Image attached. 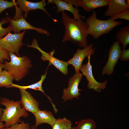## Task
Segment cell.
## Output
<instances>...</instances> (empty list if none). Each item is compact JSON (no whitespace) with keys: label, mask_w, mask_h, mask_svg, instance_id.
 I'll use <instances>...</instances> for the list:
<instances>
[{"label":"cell","mask_w":129,"mask_h":129,"mask_svg":"<svg viewBox=\"0 0 129 129\" xmlns=\"http://www.w3.org/2000/svg\"><path fill=\"white\" fill-rule=\"evenodd\" d=\"M120 60L123 61H128L129 60V49H123L119 58Z\"/></svg>","instance_id":"cell-28"},{"label":"cell","mask_w":129,"mask_h":129,"mask_svg":"<svg viewBox=\"0 0 129 129\" xmlns=\"http://www.w3.org/2000/svg\"><path fill=\"white\" fill-rule=\"evenodd\" d=\"M62 12V21L65 28L62 42L70 41L81 47L87 46L89 34L86 23L82 19L77 20L70 17L64 11Z\"/></svg>","instance_id":"cell-1"},{"label":"cell","mask_w":129,"mask_h":129,"mask_svg":"<svg viewBox=\"0 0 129 129\" xmlns=\"http://www.w3.org/2000/svg\"><path fill=\"white\" fill-rule=\"evenodd\" d=\"M14 79L13 76L7 71L3 70L0 74V87L7 88L12 83Z\"/></svg>","instance_id":"cell-21"},{"label":"cell","mask_w":129,"mask_h":129,"mask_svg":"<svg viewBox=\"0 0 129 129\" xmlns=\"http://www.w3.org/2000/svg\"><path fill=\"white\" fill-rule=\"evenodd\" d=\"M91 56V55H89L87 57V63L82 65L80 70L86 78L88 81L87 88L95 91L100 92L105 89L108 81L106 80L103 82L100 83L95 79L93 75L92 66L90 63Z\"/></svg>","instance_id":"cell-7"},{"label":"cell","mask_w":129,"mask_h":129,"mask_svg":"<svg viewBox=\"0 0 129 129\" xmlns=\"http://www.w3.org/2000/svg\"><path fill=\"white\" fill-rule=\"evenodd\" d=\"M109 18L113 20H115L117 19H121L129 21V8H127L118 14L111 17Z\"/></svg>","instance_id":"cell-24"},{"label":"cell","mask_w":129,"mask_h":129,"mask_svg":"<svg viewBox=\"0 0 129 129\" xmlns=\"http://www.w3.org/2000/svg\"><path fill=\"white\" fill-rule=\"evenodd\" d=\"M9 53L10 61L4 60L3 68L12 75L14 79L19 81L26 75L32 66L31 61L26 56L21 57L14 53Z\"/></svg>","instance_id":"cell-3"},{"label":"cell","mask_w":129,"mask_h":129,"mask_svg":"<svg viewBox=\"0 0 129 129\" xmlns=\"http://www.w3.org/2000/svg\"><path fill=\"white\" fill-rule=\"evenodd\" d=\"M8 17H9L7 16L5 18H2L0 22V39L2 38L4 36L12 31V27L10 24L6 28H4L2 27L3 24L9 23Z\"/></svg>","instance_id":"cell-23"},{"label":"cell","mask_w":129,"mask_h":129,"mask_svg":"<svg viewBox=\"0 0 129 129\" xmlns=\"http://www.w3.org/2000/svg\"><path fill=\"white\" fill-rule=\"evenodd\" d=\"M3 109L0 107V118H1L2 113Z\"/></svg>","instance_id":"cell-32"},{"label":"cell","mask_w":129,"mask_h":129,"mask_svg":"<svg viewBox=\"0 0 129 129\" xmlns=\"http://www.w3.org/2000/svg\"><path fill=\"white\" fill-rule=\"evenodd\" d=\"M97 13L94 12L86 20L88 25V34L97 39L103 34L109 33L113 29L121 24L120 21H117L109 18L106 20L99 19L97 18Z\"/></svg>","instance_id":"cell-4"},{"label":"cell","mask_w":129,"mask_h":129,"mask_svg":"<svg viewBox=\"0 0 129 129\" xmlns=\"http://www.w3.org/2000/svg\"><path fill=\"white\" fill-rule=\"evenodd\" d=\"M51 64L49 63L48 68L44 74L41 76V79L38 82L32 84L27 86H22L14 84L13 83L10 86H9L7 88L15 87L19 89L26 90L27 89H30L40 91L42 92L49 100L53 107V108H56L55 106L52 101L51 99L47 95L44 93V91L42 88V83L46 78L47 74V70L49 65Z\"/></svg>","instance_id":"cell-18"},{"label":"cell","mask_w":129,"mask_h":129,"mask_svg":"<svg viewBox=\"0 0 129 129\" xmlns=\"http://www.w3.org/2000/svg\"><path fill=\"white\" fill-rule=\"evenodd\" d=\"M31 129H35L34 126H32L31 127Z\"/></svg>","instance_id":"cell-33"},{"label":"cell","mask_w":129,"mask_h":129,"mask_svg":"<svg viewBox=\"0 0 129 129\" xmlns=\"http://www.w3.org/2000/svg\"><path fill=\"white\" fill-rule=\"evenodd\" d=\"M96 127L95 122L93 119L90 118L81 120L75 127L76 129H95Z\"/></svg>","instance_id":"cell-22"},{"label":"cell","mask_w":129,"mask_h":129,"mask_svg":"<svg viewBox=\"0 0 129 129\" xmlns=\"http://www.w3.org/2000/svg\"><path fill=\"white\" fill-rule=\"evenodd\" d=\"M2 129H31L29 124L26 123L24 121L20 123H16L10 126L3 128Z\"/></svg>","instance_id":"cell-26"},{"label":"cell","mask_w":129,"mask_h":129,"mask_svg":"<svg viewBox=\"0 0 129 129\" xmlns=\"http://www.w3.org/2000/svg\"><path fill=\"white\" fill-rule=\"evenodd\" d=\"M92 44L84 48L83 49L78 48L76 52L74 54V56L67 62L68 64H71L74 67L75 73L79 72L82 63L84 59L89 55H93L95 48H93Z\"/></svg>","instance_id":"cell-10"},{"label":"cell","mask_w":129,"mask_h":129,"mask_svg":"<svg viewBox=\"0 0 129 129\" xmlns=\"http://www.w3.org/2000/svg\"><path fill=\"white\" fill-rule=\"evenodd\" d=\"M4 127V124L2 122L0 121V129H2Z\"/></svg>","instance_id":"cell-31"},{"label":"cell","mask_w":129,"mask_h":129,"mask_svg":"<svg viewBox=\"0 0 129 129\" xmlns=\"http://www.w3.org/2000/svg\"><path fill=\"white\" fill-rule=\"evenodd\" d=\"M0 104L5 108L3 109L0 121L5 122L4 127L10 126L16 123L22 122L21 117L27 118L29 114L22 107L19 101H14L6 97H0Z\"/></svg>","instance_id":"cell-2"},{"label":"cell","mask_w":129,"mask_h":129,"mask_svg":"<svg viewBox=\"0 0 129 129\" xmlns=\"http://www.w3.org/2000/svg\"><path fill=\"white\" fill-rule=\"evenodd\" d=\"M33 114L35 118V129L43 123L48 124L52 127L56 120L52 112L46 110H39Z\"/></svg>","instance_id":"cell-16"},{"label":"cell","mask_w":129,"mask_h":129,"mask_svg":"<svg viewBox=\"0 0 129 129\" xmlns=\"http://www.w3.org/2000/svg\"><path fill=\"white\" fill-rule=\"evenodd\" d=\"M125 3L127 7V8H129V0H125Z\"/></svg>","instance_id":"cell-30"},{"label":"cell","mask_w":129,"mask_h":129,"mask_svg":"<svg viewBox=\"0 0 129 129\" xmlns=\"http://www.w3.org/2000/svg\"><path fill=\"white\" fill-rule=\"evenodd\" d=\"M78 8L80 6L87 11L97 8L108 6V0H65Z\"/></svg>","instance_id":"cell-14"},{"label":"cell","mask_w":129,"mask_h":129,"mask_svg":"<svg viewBox=\"0 0 129 129\" xmlns=\"http://www.w3.org/2000/svg\"><path fill=\"white\" fill-rule=\"evenodd\" d=\"M9 23L12 27V31L15 33H20L22 30H32L36 31L39 33L44 34L49 36L50 33L48 31L42 28L37 27L31 25L27 22L22 16L17 19H11L9 17Z\"/></svg>","instance_id":"cell-11"},{"label":"cell","mask_w":129,"mask_h":129,"mask_svg":"<svg viewBox=\"0 0 129 129\" xmlns=\"http://www.w3.org/2000/svg\"><path fill=\"white\" fill-rule=\"evenodd\" d=\"M26 31L18 33L9 32L0 39V47L8 53H13L20 56L19 50L23 44L22 40Z\"/></svg>","instance_id":"cell-5"},{"label":"cell","mask_w":129,"mask_h":129,"mask_svg":"<svg viewBox=\"0 0 129 129\" xmlns=\"http://www.w3.org/2000/svg\"><path fill=\"white\" fill-rule=\"evenodd\" d=\"M21 96L20 101L23 108L26 111L33 114L40 110L39 103L28 91L20 89Z\"/></svg>","instance_id":"cell-13"},{"label":"cell","mask_w":129,"mask_h":129,"mask_svg":"<svg viewBox=\"0 0 129 129\" xmlns=\"http://www.w3.org/2000/svg\"><path fill=\"white\" fill-rule=\"evenodd\" d=\"M108 6L104 14L105 17L115 15L127 8L125 0H108Z\"/></svg>","instance_id":"cell-17"},{"label":"cell","mask_w":129,"mask_h":129,"mask_svg":"<svg viewBox=\"0 0 129 129\" xmlns=\"http://www.w3.org/2000/svg\"><path fill=\"white\" fill-rule=\"evenodd\" d=\"M71 129H76L75 127H72Z\"/></svg>","instance_id":"cell-34"},{"label":"cell","mask_w":129,"mask_h":129,"mask_svg":"<svg viewBox=\"0 0 129 129\" xmlns=\"http://www.w3.org/2000/svg\"><path fill=\"white\" fill-rule=\"evenodd\" d=\"M71 121L66 118H58L52 126V129H71Z\"/></svg>","instance_id":"cell-20"},{"label":"cell","mask_w":129,"mask_h":129,"mask_svg":"<svg viewBox=\"0 0 129 129\" xmlns=\"http://www.w3.org/2000/svg\"><path fill=\"white\" fill-rule=\"evenodd\" d=\"M16 5H18L19 6V8L21 12H24V17L25 19L27 17L30 11L38 9L43 11L51 18L54 20L44 7L46 5L45 0H42L39 2H34L26 0H17L16 2Z\"/></svg>","instance_id":"cell-12"},{"label":"cell","mask_w":129,"mask_h":129,"mask_svg":"<svg viewBox=\"0 0 129 129\" xmlns=\"http://www.w3.org/2000/svg\"><path fill=\"white\" fill-rule=\"evenodd\" d=\"M27 46L28 47L36 48L42 54L41 58L42 61H48L51 64L53 65L64 75H66L68 74V66L69 64L67 62L59 60L54 57L53 55L55 52L54 49L49 53L44 52L40 48L36 39H33L31 45Z\"/></svg>","instance_id":"cell-6"},{"label":"cell","mask_w":129,"mask_h":129,"mask_svg":"<svg viewBox=\"0 0 129 129\" xmlns=\"http://www.w3.org/2000/svg\"><path fill=\"white\" fill-rule=\"evenodd\" d=\"M82 74L80 72L75 73L70 77L68 81V86L63 90L62 98L63 102L71 100L75 98L78 99L81 95L79 85L82 79Z\"/></svg>","instance_id":"cell-8"},{"label":"cell","mask_w":129,"mask_h":129,"mask_svg":"<svg viewBox=\"0 0 129 129\" xmlns=\"http://www.w3.org/2000/svg\"><path fill=\"white\" fill-rule=\"evenodd\" d=\"M122 51L119 43L117 41H115L109 50L108 59L102 71V76L110 75L113 73L114 67L120 58Z\"/></svg>","instance_id":"cell-9"},{"label":"cell","mask_w":129,"mask_h":129,"mask_svg":"<svg viewBox=\"0 0 129 129\" xmlns=\"http://www.w3.org/2000/svg\"><path fill=\"white\" fill-rule=\"evenodd\" d=\"M48 4L54 3L57 7V11L59 13L61 12L67 11L71 12L74 16V18L79 20L85 18V16L79 13V11L77 7L75 8L71 4L68 3L65 0H48Z\"/></svg>","instance_id":"cell-15"},{"label":"cell","mask_w":129,"mask_h":129,"mask_svg":"<svg viewBox=\"0 0 129 129\" xmlns=\"http://www.w3.org/2000/svg\"><path fill=\"white\" fill-rule=\"evenodd\" d=\"M4 68L3 64L0 63V74L3 71L2 69Z\"/></svg>","instance_id":"cell-29"},{"label":"cell","mask_w":129,"mask_h":129,"mask_svg":"<svg viewBox=\"0 0 129 129\" xmlns=\"http://www.w3.org/2000/svg\"><path fill=\"white\" fill-rule=\"evenodd\" d=\"M16 5L14 0L9 1L7 0H0V14L5 10L13 7Z\"/></svg>","instance_id":"cell-25"},{"label":"cell","mask_w":129,"mask_h":129,"mask_svg":"<svg viewBox=\"0 0 129 129\" xmlns=\"http://www.w3.org/2000/svg\"><path fill=\"white\" fill-rule=\"evenodd\" d=\"M6 59L8 60L10 59L9 53L0 47V63H2Z\"/></svg>","instance_id":"cell-27"},{"label":"cell","mask_w":129,"mask_h":129,"mask_svg":"<svg viewBox=\"0 0 129 129\" xmlns=\"http://www.w3.org/2000/svg\"><path fill=\"white\" fill-rule=\"evenodd\" d=\"M116 41L123 45V49L129 43V25L121 28L116 35Z\"/></svg>","instance_id":"cell-19"}]
</instances>
